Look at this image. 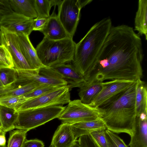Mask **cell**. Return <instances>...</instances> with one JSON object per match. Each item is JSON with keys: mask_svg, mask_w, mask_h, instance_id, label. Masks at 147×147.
<instances>
[{"mask_svg": "<svg viewBox=\"0 0 147 147\" xmlns=\"http://www.w3.org/2000/svg\"><path fill=\"white\" fill-rule=\"evenodd\" d=\"M140 35L128 25L113 26L97 57L96 70L87 80L136 82L143 76Z\"/></svg>", "mask_w": 147, "mask_h": 147, "instance_id": "6da1fadb", "label": "cell"}, {"mask_svg": "<svg viewBox=\"0 0 147 147\" xmlns=\"http://www.w3.org/2000/svg\"><path fill=\"white\" fill-rule=\"evenodd\" d=\"M112 26L110 18H104L94 24L76 44L72 65L86 81L95 70L98 55Z\"/></svg>", "mask_w": 147, "mask_h": 147, "instance_id": "7a4b0ae2", "label": "cell"}, {"mask_svg": "<svg viewBox=\"0 0 147 147\" xmlns=\"http://www.w3.org/2000/svg\"><path fill=\"white\" fill-rule=\"evenodd\" d=\"M137 81L111 101L98 107L100 117L107 129L115 133H124L131 135L136 116L135 97Z\"/></svg>", "mask_w": 147, "mask_h": 147, "instance_id": "3957f363", "label": "cell"}, {"mask_svg": "<svg viewBox=\"0 0 147 147\" xmlns=\"http://www.w3.org/2000/svg\"><path fill=\"white\" fill-rule=\"evenodd\" d=\"M76 44L70 37L54 40L44 37L35 49L42 64L51 67L72 61Z\"/></svg>", "mask_w": 147, "mask_h": 147, "instance_id": "277c9868", "label": "cell"}, {"mask_svg": "<svg viewBox=\"0 0 147 147\" xmlns=\"http://www.w3.org/2000/svg\"><path fill=\"white\" fill-rule=\"evenodd\" d=\"M65 108L55 105L27 109L18 112L15 128L26 130L34 129L58 118Z\"/></svg>", "mask_w": 147, "mask_h": 147, "instance_id": "5b68a950", "label": "cell"}, {"mask_svg": "<svg viewBox=\"0 0 147 147\" xmlns=\"http://www.w3.org/2000/svg\"><path fill=\"white\" fill-rule=\"evenodd\" d=\"M16 70L17 78L15 83L17 85L23 86L32 82L58 87L68 85L67 82L51 67Z\"/></svg>", "mask_w": 147, "mask_h": 147, "instance_id": "8992f818", "label": "cell"}, {"mask_svg": "<svg viewBox=\"0 0 147 147\" xmlns=\"http://www.w3.org/2000/svg\"><path fill=\"white\" fill-rule=\"evenodd\" d=\"M92 1L63 0L58 5L57 17L69 37L73 38L76 32L82 8Z\"/></svg>", "mask_w": 147, "mask_h": 147, "instance_id": "52a82bcc", "label": "cell"}, {"mask_svg": "<svg viewBox=\"0 0 147 147\" xmlns=\"http://www.w3.org/2000/svg\"><path fill=\"white\" fill-rule=\"evenodd\" d=\"M68 85L58 88L38 97L27 100L18 105L15 109L17 112L37 107L55 105H62L70 100Z\"/></svg>", "mask_w": 147, "mask_h": 147, "instance_id": "ba28073f", "label": "cell"}, {"mask_svg": "<svg viewBox=\"0 0 147 147\" xmlns=\"http://www.w3.org/2000/svg\"><path fill=\"white\" fill-rule=\"evenodd\" d=\"M101 114L99 108L92 107L77 99L70 100L58 118L62 123L72 124L95 120Z\"/></svg>", "mask_w": 147, "mask_h": 147, "instance_id": "9c48e42d", "label": "cell"}, {"mask_svg": "<svg viewBox=\"0 0 147 147\" xmlns=\"http://www.w3.org/2000/svg\"><path fill=\"white\" fill-rule=\"evenodd\" d=\"M134 82L117 80L103 82L101 91L89 105L98 108L111 102L124 92Z\"/></svg>", "mask_w": 147, "mask_h": 147, "instance_id": "30bf717a", "label": "cell"}, {"mask_svg": "<svg viewBox=\"0 0 147 147\" xmlns=\"http://www.w3.org/2000/svg\"><path fill=\"white\" fill-rule=\"evenodd\" d=\"M2 45L10 54L16 70L32 69L23 56L18 42L16 33L10 32L0 27Z\"/></svg>", "mask_w": 147, "mask_h": 147, "instance_id": "8fae6325", "label": "cell"}, {"mask_svg": "<svg viewBox=\"0 0 147 147\" xmlns=\"http://www.w3.org/2000/svg\"><path fill=\"white\" fill-rule=\"evenodd\" d=\"M34 20L13 12L0 18V27L12 32L22 33L29 36L33 31Z\"/></svg>", "mask_w": 147, "mask_h": 147, "instance_id": "7c38bea8", "label": "cell"}, {"mask_svg": "<svg viewBox=\"0 0 147 147\" xmlns=\"http://www.w3.org/2000/svg\"><path fill=\"white\" fill-rule=\"evenodd\" d=\"M16 34L21 52L32 69H38L45 66L38 59L35 49L31 43L29 36L22 33Z\"/></svg>", "mask_w": 147, "mask_h": 147, "instance_id": "4fadbf2b", "label": "cell"}, {"mask_svg": "<svg viewBox=\"0 0 147 147\" xmlns=\"http://www.w3.org/2000/svg\"><path fill=\"white\" fill-rule=\"evenodd\" d=\"M51 67L67 82L70 90L74 88H80L86 82L72 65L64 64Z\"/></svg>", "mask_w": 147, "mask_h": 147, "instance_id": "5bb4252c", "label": "cell"}, {"mask_svg": "<svg viewBox=\"0 0 147 147\" xmlns=\"http://www.w3.org/2000/svg\"><path fill=\"white\" fill-rule=\"evenodd\" d=\"M130 136V147H147V117L136 116Z\"/></svg>", "mask_w": 147, "mask_h": 147, "instance_id": "9a60e30c", "label": "cell"}, {"mask_svg": "<svg viewBox=\"0 0 147 147\" xmlns=\"http://www.w3.org/2000/svg\"><path fill=\"white\" fill-rule=\"evenodd\" d=\"M76 140L71 124L62 123L55 131L50 145L53 147H72Z\"/></svg>", "mask_w": 147, "mask_h": 147, "instance_id": "2e32d148", "label": "cell"}, {"mask_svg": "<svg viewBox=\"0 0 147 147\" xmlns=\"http://www.w3.org/2000/svg\"><path fill=\"white\" fill-rule=\"evenodd\" d=\"M41 32L44 34V37L51 40H59L69 37L58 18L55 12V8Z\"/></svg>", "mask_w": 147, "mask_h": 147, "instance_id": "e0dca14e", "label": "cell"}, {"mask_svg": "<svg viewBox=\"0 0 147 147\" xmlns=\"http://www.w3.org/2000/svg\"><path fill=\"white\" fill-rule=\"evenodd\" d=\"M70 124L76 140L81 136L89 135L94 131L107 129L104 122L100 117L93 121Z\"/></svg>", "mask_w": 147, "mask_h": 147, "instance_id": "ac0fdd59", "label": "cell"}, {"mask_svg": "<svg viewBox=\"0 0 147 147\" xmlns=\"http://www.w3.org/2000/svg\"><path fill=\"white\" fill-rule=\"evenodd\" d=\"M102 82L94 80L86 81L78 90V95L81 101L86 104H90L102 90Z\"/></svg>", "mask_w": 147, "mask_h": 147, "instance_id": "d6986e66", "label": "cell"}, {"mask_svg": "<svg viewBox=\"0 0 147 147\" xmlns=\"http://www.w3.org/2000/svg\"><path fill=\"white\" fill-rule=\"evenodd\" d=\"M42 85L32 82L23 86L16 85L15 82L8 85L0 86V98L15 96H20L28 93Z\"/></svg>", "mask_w": 147, "mask_h": 147, "instance_id": "ffe728a7", "label": "cell"}, {"mask_svg": "<svg viewBox=\"0 0 147 147\" xmlns=\"http://www.w3.org/2000/svg\"><path fill=\"white\" fill-rule=\"evenodd\" d=\"M134 30L147 40V0H139L134 20Z\"/></svg>", "mask_w": 147, "mask_h": 147, "instance_id": "44dd1931", "label": "cell"}, {"mask_svg": "<svg viewBox=\"0 0 147 147\" xmlns=\"http://www.w3.org/2000/svg\"><path fill=\"white\" fill-rule=\"evenodd\" d=\"M9 1L13 12L31 19L37 18L34 0H9Z\"/></svg>", "mask_w": 147, "mask_h": 147, "instance_id": "7402d4cb", "label": "cell"}, {"mask_svg": "<svg viewBox=\"0 0 147 147\" xmlns=\"http://www.w3.org/2000/svg\"><path fill=\"white\" fill-rule=\"evenodd\" d=\"M18 112L15 109L0 105V128L6 133L15 129Z\"/></svg>", "mask_w": 147, "mask_h": 147, "instance_id": "603a6c76", "label": "cell"}, {"mask_svg": "<svg viewBox=\"0 0 147 147\" xmlns=\"http://www.w3.org/2000/svg\"><path fill=\"white\" fill-rule=\"evenodd\" d=\"M135 101L136 116L142 112L147 113V85L141 79L137 81Z\"/></svg>", "mask_w": 147, "mask_h": 147, "instance_id": "cb8c5ba5", "label": "cell"}, {"mask_svg": "<svg viewBox=\"0 0 147 147\" xmlns=\"http://www.w3.org/2000/svg\"><path fill=\"white\" fill-rule=\"evenodd\" d=\"M26 130L17 129L10 131L7 147H23L26 139Z\"/></svg>", "mask_w": 147, "mask_h": 147, "instance_id": "d4e9b609", "label": "cell"}, {"mask_svg": "<svg viewBox=\"0 0 147 147\" xmlns=\"http://www.w3.org/2000/svg\"><path fill=\"white\" fill-rule=\"evenodd\" d=\"M106 129L96 130L88 135L95 147H109L106 135Z\"/></svg>", "mask_w": 147, "mask_h": 147, "instance_id": "484cf974", "label": "cell"}, {"mask_svg": "<svg viewBox=\"0 0 147 147\" xmlns=\"http://www.w3.org/2000/svg\"><path fill=\"white\" fill-rule=\"evenodd\" d=\"M34 4L38 18H48L52 6L51 0H34Z\"/></svg>", "mask_w": 147, "mask_h": 147, "instance_id": "4316f807", "label": "cell"}, {"mask_svg": "<svg viewBox=\"0 0 147 147\" xmlns=\"http://www.w3.org/2000/svg\"><path fill=\"white\" fill-rule=\"evenodd\" d=\"M60 87H61L42 84L30 92L22 95L21 96L25 101L28 99L38 97Z\"/></svg>", "mask_w": 147, "mask_h": 147, "instance_id": "83f0119b", "label": "cell"}, {"mask_svg": "<svg viewBox=\"0 0 147 147\" xmlns=\"http://www.w3.org/2000/svg\"><path fill=\"white\" fill-rule=\"evenodd\" d=\"M14 69V65L10 54L3 45H0V70Z\"/></svg>", "mask_w": 147, "mask_h": 147, "instance_id": "f1b7e54d", "label": "cell"}, {"mask_svg": "<svg viewBox=\"0 0 147 147\" xmlns=\"http://www.w3.org/2000/svg\"><path fill=\"white\" fill-rule=\"evenodd\" d=\"M17 78V72L14 69L5 68L0 70V80L3 86L15 82Z\"/></svg>", "mask_w": 147, "mask_h": 147, "instance_id": "f546056e", "label": "cell"}, {"mask_svg": "<svg viewBox=\"0 0 147 147\" xmlns=\"http://www.w3.org/2000/svg\"><path fill=\"white\" fill-rule=\"evenodd\" d=\"M105 134L109 147H128L123 140L115 133L106 129Z\"/></svg>", "mask_w": 147, "mask_h": 147, "instance_id": "4dcf8cb0", "label": "cell"}, {"mask_svg": "<svg viewBox=\"0 0 147 147\" xmlns=\"http://www.w3.org/2000/svg\"><path fill=\"white\" fill-rule=\"evenodd\" d=\"M25 101L21 96L4 97L0 98V105L15 109L17 105Z\"/></svg>", "mask_w": 147, "mask_h": 147, "instance_id": "1f68e13d", "label": "cell"}, {"mask_svg": "<svg viewBox=\"0 0 147 147\" xmlns=\"http://www.w3.org/2000/svg\"><path fill=\"white\" fill-rule=\"evenodd\" d=\"M13 12L9 0H0V18Z\"/></svg>", "mask_w": 147, "mask_h": 147, "instance_id": "d6a6232c", "label": "cell"}, {"mask_svg": "<svg viewBox=\"0 0 147 147\" xmlns=\"http://www.w3.org/2000/svg\"><path fill=\"white\" fill-rule=\"evenodd\" d=\"M48 18H38L34 20L33 31H41L43 29L46 24Z\"/></svg>", "mask_w": 147, "mask_h": 147, "instance_id": "836d02e7", "label": "cell"}, {"mask_svg": "<svg viewBox=\"0 0 147 147\" xmlns=\"http://www.w3.org/2000/svg\"><path fill=\"white\" fill-rule=\"evenodd\" d=\"M43 142L39 140L35 139L26 140L23 147H44Z\"/></svg>", "mask_w": 147, "mask_h": 147, "instance_id": "e575fe53", "label": "cell"}, {"mask_svg": "<svg viewBox=\"0 0 147 147\" xmlns=\"http://www.w3.org/2000/svg\"><path fill=\"white\" fill-rule=\"evenodd\" d=\"M72 147H82L80 146L76 141V140Z\"/></svg>", "mask_w": 147, "mask_h": 147, "instance_id": "d590c367", "label": "cell"}, {"mask_svg": "<svg viewBox=\"0 0 147 147\" xmlns=\"http://www.w3.org/2000/svg\"><path fill=\"white\" fill-rule=\"evenodd\" d=\"M2 44V40H1V32L0 31V45H1Z\"/></svg>", "mask_w": 147, "mask_h": 147, "instance_id": "8d00e7d4", "label": "cell"}, {"mask_svg": "<svg viewBox=\"0 0 147 147\" xmlns=\"http://www.w3.org/2000/svg\"><path fill=\"white\" fill-rule=\"evenodd\" d=\"M3 86V85L0 80V86Z\"/></svg>", "mask_w": 147, "mask_h": 147, "instance_id": "74e56055", "label": "cell"}, {"mask_svg": "<svg viewBox=\"0 0 147 147\" xmlns=\"http://www.w3.org/2000/svg\"><path fill=\"white\" fill-rule=\"evenodd\" d=\"M49 147H53V146H52L51 145H50V146Z\"/></svg>", "mask_w": 147, "mask_h": 147, "instance_id": "f35d334b", "label": "cell"}, {"mask_svg": "<svg viewBox=\"0 0 147 147\" xmlns=\"http://www.w3.org/2000/svg\"><path fill=\"white\" fill-rule=\"evenodd\" d=\"M0 130H1V129H0Z\"/></svg>", "mask_w": 147, "mask_h": 147, "instance_id": "ab89813d", "label": "cell"}]
</instances>
